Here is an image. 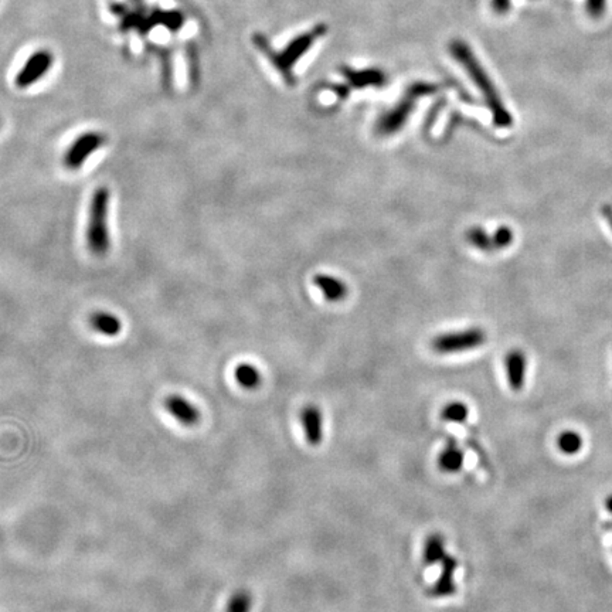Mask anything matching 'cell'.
I'll list each match as a JSON object with an SVG mask.
<instances>
[{
	"label": "cell",
	"instance_id": "cb8c5ba5",
	"mask_svg": "<svg viewBox=\"0 0 612 612\" xmlns=\"http://www.w3.org/2000/svg\"><path fill=\"white\" fill-rule=\"evenodd\" d=\"M490 5L496 14H506L512 8V0H492Z\"/></svg>",
	"mask_w": 612,
	"mask_h": 612
},
{
	"label": "cell",
	"instance_id": "4316f807",
	"mask_svg": "<svg viewBox=\"0 0 612 612\" xmlns=\"http://www.w3.org/2000/svg\"><path fill=\"white\" fill-rule=\"evenodd\" d=\"M605 506H606V510H608L609 513H612V495H609V496L606 498V501H605Z\"/></svg>",
	"mask_w": 612,
	"mask_h": 612
},
{
	"label": "cell",
	"instance_id": "277c9868",
	"mask_svg": "<svg viewBox=\"0 0 612 612\" xmlns=\"http://www.w3.org/2000/svg\"><path fill=\"white\" fill-rule=\"evenodd\" d=\"M108 208L109 190L107 187H98L94 192L89 201L88 226H87V245L91 254L104 256L111 247L108 230Z\"/></svg>",
	"mask_w": 612,
	"mask_h": 612
},
{
	"label": "cell",
	"instance_id": "4fadbf2b",
	"mask_svg": "<svg viewBox=\"0 0 612 612\" xmlns=\"http://www.w3.org/2000/svg\"><path fill=\"white\" fill-rule=\"evenodd\" d=\"M465 454L455 439H450L438 455V468L444 474H458L463 468Z\"/></svg>",
	"mask_w": 612,
	"mask_h": 612
},
{
	"label": "cell",
	"instance_id": "3957f363",
	"mask_svg": "<svg viewBox=\"0 0 612 612\" xmlns=\"http://www.w3.org/2000/svg\"><path fill=\"white\" fill-rule=\"evenodd\" d=\"M438 91V85L427 81H417L413 83L404 92V96L400 98V101L393 107L390 111L384 112L378 122H375V132L382 136H390L402 129L410 115L413 113L417 101L431 96V94Z\"/></svg>",
	"mask_w": 612,
	"mask_h": 612
},
{
	"label": "cell",
	"instance_id": "603a6c76",
	"mask_svg": "<svg viewBox=\"0 0 612 612\" xmlns=\"http://www.w3.org/2000/svg\"><path fill=\"white\" fill-rule=\"evenodd\" d=\"M606 8V0H585V9L588 16L598 19L604 14Z\"/></svg>",
	"mask_w": 612,
	"mask_h": 612
},
{
	"label": "cell",
	"instance_id": "8fae6325",
	"mask_svg": "<svg viewBox=\"0 0 612 612\" xmlns=\"http://www.w3.org/2000/svg\"><path fill=\"white\" fill-rule=\"evenodd\" d=\"M505 369L509 387L513 391H522L526 382V370H527V359L526 355L519 350H510L505 359Z\"/></svg>",
	"mask_w": 612,
	"mask_h": 612
},
{
	"label": "cell",
	"instance_id": "30bf717a",
	"mask_svg": "<svg viewBox=\"0 0 612 612\" xmlns=\"http://www.w3.org/2000/svg\"><path fill=\"white\" fill-rule=\"evenodd\" d=\"M342 74L347 80V83L356 89L375 87L380 88L386 85L387 76L383 69L379 68H366V69H355L351 67H342Z\"/></svg>",
	"mask_w": 612,
	"mask_h": 612
},
{
	"label": "cell",
	"instance_id": "7a4b0ae2",
	"mask_svg": "<svg viewBox=\"0 0 612 612\" xmlns=\"http://www.w3.org/2000/svg\"><path fill=\"white\" fill-rule=\"evenodd\" d=\"M327 32V26L325 23H319V25L314 26L309 32H305L299 34L298 37L292 39L288 45L282 52H275L268 39L263 33H255L252 36V43L256 50H260L275 67L276 72L284 78V81L288 85H295L296 78L294 74V67L300 60V57L311 50L315 41H318L320 37H323Z\"/></svg>",
	"mask_w": 612,
	"mask_h": 612
},
{
	"label": "cell",
	"instance_id": "ba28073f",
	"mask_svg": "<svg viewBox=\"0 0 612 612\" xmlns=\"http://www.w3.org/2000/svg\"><path fill=\"white\" fill-rule=\"evenodd\" d=\"M457 569H458V560L451 554H446L445 558L441 561V573L437 581L428 590V594L433 598H448L457 593V584H455Z\"/></svg>",
	"mask_w": 612,
	"mask_h": 612
},
{
	"label": "cell",
	"instance_id": "e0dca14e",
	"mask_svg": "<svg viewBox=\"0 0 612 612\" xmlns=\"http://www.w3.org/2000/svg\"><path fill=\"white\" fill-rule=\"evenodd\" d=\"M234 379L243 389L255 390L260 387L263 375L255 366L250 363H241L234 369Z\"/></svg>",
	"mask_w": 612,
	"mask_h": 612
},
{
	"label": "cell",
	"instance_id": "6da1fadb",
	"mask_svg": "<svg viewBox=\"0 0 612 612\" xmlns=\"http://www.w3.org/2000/svg\"><path fill=\"white\" fill-rule=\"evenodd\" d=\"M450 53L463 67L470 80L481 89L482 97L492 113V120L498 128H509L513 124V118L499 96L496 87L490 81V77L485 72L483 65L475 57L470 47L462 40H454L450 43Z\"/></svg>",
	"mask_w": 612,
	"mask_h": 612
},
{
	"label": "cell",
	"instance_id": "ac0fdd59",
	"mask_svg": "<svg viewBox=\"0 0 612 612\" xmlns=\"http://www.w3.org/2000/svg\"><path fill=\"white\" fill-rule=\"evenodd\" d=\"M466 241L483 252L496 251L495 241H493V234H488L482 227L475 226L466 231Z\"/></svg>",
	"mask_w": 612,
	"mask_h": 612
},
{
	"label": "cell",
	"instance_id": "d4e9b609",
	"mask_svg": "<svg viewBox=\"0 0 612 612\" xmlns=\"http://www.w3.org/2000/svg\"><path fill=\"white\" fill-rule=\"evenodd\" d=\"M332 91L336 94L338 98H340V100L347 98V97H349V94H350V88H349L347 85H342V84L332 85Z\"/></svg>",
	"mask_w": 612,
	"mask_h": 612
},
{
	"label": "cell",
	"instance_id": "2e32d148",
	"mask_svg": "<svg viewBox=\"0 0 612 612\" xmlns=\"http://www.w3.org/2000/svg\"><path fill=\"white\" fill-rule=\"evenodd\" d=\"M89 325L97 334L108 338L120 335L122 329V323L120 319L109 312H102V311L94 312L89 316Z\"/></svg>",
	"mask_w": 612,
	"mask_h": 612
},
{
	"label": "cell",
	"instance_id": "5bb4252c",
	"mask_svg": "<svg viewBox=\"0 0 612 612\" xmlns=\"http://www.w3.org/2000/svg\"><path fill=\"white\" fill-rule=\"evenodd\" d=\"M314 284L320 289L323 298L329 302H340L349 294V288L345 284V281L334 275L318 274L314 276Z\"/></svg>",
	"mask_w": 612,
	"mask_h": 612
},
{
	"label": "cell",
	"instance_id": "7402d4cb",
	"mask_svg": "<svg viewBox=\"0 0 612 612\" xmlns=\"http://www.w3.org/2000/svg\"><path fill=\"white\" fill-rule=\"evenodd\" d=\"M513 239H514L513 230L507 226H502L495 232H493V241H495L496 251H502V250L507 248L509 245H512Z\"/></svg>",
	"mask_w": 612,
	"mask_h": 612
},
{
	"label": "cell",
	"instance_id": "52a82bcc",
	"mask_svg": "<svg viewBox=\"0 0 612 612\" xmlns=\"http://www.w3.org/2000/svg\"><path fill=\"white\" fill-rule=\"evenodd\" d=\"M56 61V56L49 49H37L33 52L26 63L19 69L14 78V85L20 89L30 88L37 84L44 76L50 73Z\"/></svg>",
	"mask_w": 612,
	"mask_h": 612
},
{
	"label": "cell",
	"instance_id": "7c38bea8",
	"mask_svg": "<svg viewBox=\"0 0 612 612\" xmlns=\"http://www.w3.org/2000/svg\"><path fill=\"white\" fill-rule=\"evenodd\" d=\"M300 424L306 441L309 445L318 446L323 441V414L315 404L303 407L300 413Z\"/></svg>",
	"mask_w": 612,
	"mask_h": 612
},
{
	"label": "cell",
	"instance_id": "83f0119b",
	"mask_svg": "<svg viewBox=\"0 0 612 612\" xmlns=\"http://www.w3.org/2000/svg\"><path fill=\"white\" fill-rule=\"evenodd\" d=\"M605 527H606V529H611V530H612V522H611V523H608V525H605Z\"/></svg>",
	"mask_w": 612,
	"mask_h": 612
},
{
	"label": "cell",
	"instance_id": "5b68a950",
	"mask_svg": "<svg viewBox=\"0 0 612 612\" xmlns=\"http://www.w3.org/2000/svg\"><path fill=\"white\" fill-rule=\"evenodd\" d=\"M486 334L481 327H468L458 332L441 334L431 342V347L438 355H455L474 350L485 345Z\"/></svg>",
	"mask_w": 612,
	"mask_h": 612
},
{
	"label": "cell",
	"instance_id": "44dd1931",
	"mask_svg": "<svg viewBox=\"0 0 612 612\" xmlns=\"http://www.w3.org/2000/svg\"><path fill=\"white\" fill-rule=\"evenodd\" d=\"M252 604H254L252 594L248 590L241 588V590L235 591L231 595L226 612H251Z\"/></svg>",
	"mask_w": 612,
	"mask_h": 612
},
{
	"label": "cell",
	"instance_id": "d6986e66",
	"mask_svg": "<svg viewBox=\"0 0 612 612\" xmlns=\"http://www.w3.org/2000/svg\"><path fill=\"white\" fill-rule=\"evenodd\" d=\"M469 417V407L462 402H451L444 406L441 411V418L446 422L465 424Z\"/></svg>",
	"mask_w": 612,
	"mask_h": 612
},
{
	"label": "cell",
	"instance_id": "ffe728a7",
	"mask_svg": "<svg viewBox=\"0 0 612 612\" xmlns=\"http://www.w3.org/2000/svg\"><path fill=\"white\" fill-rule=\"evenodd\" d=\"M558 450L566 455H576L582 448V437L576 431H564L557 438Z\"/></svg>",
	"mask_w": 612,
	"mask_h": 612
},
{
	"label": "cell",
	"instance_id": "8992f818",
	"mask_svg": "<svg viewBox=\"0 0 612 612\" xmlns=\"http://www.w3.org/2000/svg\"><path fill=\"white\" fill-rule=\"evenodd\" d=\"M107 142V136L97 131L81 133L74 142L68 146L64 153L63 164L69 172H77L84 166L87 159L102 148Z\"/></svg>",
	"mask_w": 612,
	"mask_h": 612
},
{
	"label": "cell",
	"instance_id": "9c48e42d",
	"mask_svg": "<svg viewBox=\"0 0 612 612\" xmlns=\"http://www.w3.org/2000/svg\"><path fill=\"white\" fill-rule=\"evenodd\" d=\"M164 410H166L182 426L192 427L200 421L199 408L186 400L180 394H171L164 400Z\"/></svg>",
	"mask_w": 612,
	"mask_h": 612
},
{
	"label": "cell",
	"instance_id": "f1b7e54d",
	"mask_svg": "<svg viewBox=\"0 0 612 612\" xmlns=\"http://www.w3.org/2000/svg\"><path fill=\"white\" fill-rule=\"evenodd\" d=\"M0 127H2V125H0Z\"/></svg>",
	"mask_w": 612,
	"mask_h": 612
},
{
	"label": "cell",
	"instance_id": "484cf974",
	"mask_svg": "<svg viewBox=\"0 0 612 612\" xmlns=\"http://www.w3.org/2000/svg\"><path fill=\"white\" fill-rule=\"evenodd\" d=\"M604 215H605V219L608 220V223H609V226H611V228H612V208L608 207V206H605V207H604Z\"/></svg>",
	"mask_w": 612,
	"mask_h": 612
},
{
	"label": "cell",
	"instance_id": "9a60e30c",
	"mask_svg": "<svg viewBox=\"0 0 612 612\" xmlns=\"http://www.w3.org/2000/svg\"><path fill=\"white\" fill-rule=\"evenodd\" d=\"M446 556V541L441 533H431L424 543L422 558L426 566H435Z\"/></svg>",
	"mask_w": 612,
	"mask_h": 612
}]
</instances>
